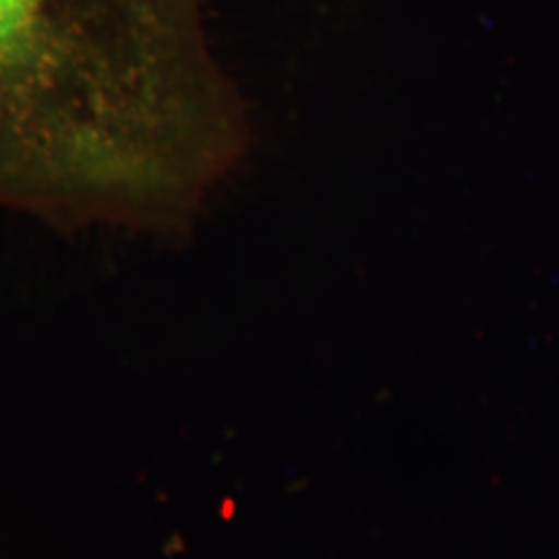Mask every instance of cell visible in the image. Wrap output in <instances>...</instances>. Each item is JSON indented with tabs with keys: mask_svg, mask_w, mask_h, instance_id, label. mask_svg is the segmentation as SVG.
I'll use <instances>...</instances> for the list:
<instances>
[{
	"mask_svg": "<svg viewBox=\"0 0 559 559\" xmlns=\"http://www.w3.org/2000/svg\"><path fill=\"white\" fill-rule=\"evenodd\" d=\"M249 147L201 0H0V210L180 240Z\"/></svg>",
	"mask_w": 559,
	"mask_h": 559,
	"instance_id": "obj_1",
	"label": "cell"
}]
</instances>
